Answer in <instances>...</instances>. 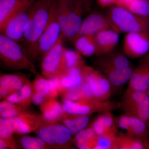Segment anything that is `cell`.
Listing matches in <instances>:
<instances>
[{
  "instance_id": "28",
  "label": "cell",
  "mask_w": 149,
  "mask_h": 149,
  "mask_svg": "<svg viewBox=\"0 0 149 149\" xmlns=\"http://www.w3.org/2000/svg\"><path fill=\"white\" fill-rule=\"evenodd\" d=\"M32 82L29 80L20 90L9 95L3 100L17 104L24 108L27 109L32 103Z\"/></svg>"
},
{
  "instance_id": "27",
  "label": "cell",
  "mask_w": 149,
  "mask_h": 149,
  "mask_svg": "<svg viewBox=\"0 0 149 149\" xmlns=\"http://www.w3.org/2000/svg\"><path fill=\"white\" fill-rule=\"evenodd\" d=\"M90 116L71 114L64 112L59 122L65 125L72 133L75 135L88 126Z\"/></svg>"
},
{
  "instance_id": "3",
  "label": "cell",
  "mask_w": 149,
  "mask_h": 149,
  "mask_svg": "<svg viewBox=\"0 0 149 149\" xmlns=\"http://www.w3.org/2000/svg\"><path fill=\"white\" fill-rule=\"evenodd\" d=\"M106 15L111 29L118 34L149 29V16L135 14L119 6H111Z\"/></svg>"
},
{
  "instance_id": "42",
  "label": "cell",
  "mask_w": 149,
  "mask_h": 149,
  "mask_svg": "<svg viewBox=\"0 0 149 149\" xmlns=\"http://www.w3.org/2000/svg\"><path fill=\"white\" fill-rule=\"evenodd\" d=\"M141 59L144 60L148 61H149V51L148 52L146 55L144 56L143 57L141 58Z\"/></svg>"
},
{
  "instance_id": "41",
  "label": "cell",
  "mask_w": 149,
  "mask_h": 149,
  "mask_svg": "<svg viewBox=\"0 0 149 149\" xmlns=\"http://www.w3.org/2000/svg\"><path fill=\"white\" fill-rule=\"evenodd\" d=\"M134 1V0H118V2L116 6H120V4L126 2L130 1ZM146 1H149V0H146Z\"/></svg>"
},
{
  "instance_id": "1",
  "label": "cell",
  "mask_w": 149,
  "mask_h": 149,
  "mask_svg": "<svg viewBox=\"0 0 149 149\" xmlns=\"http://www.w3.org/2000/svg\"><path fill=\"white\" fill-rule=\"evenodd\" d=\"M54 0H35L24 30L22 45L33 62L39 60L38 43L47 27Z\"/></svg>"
},
{
  "instance_id": "32",
  "label": "cell",
  "mask_w": 149,
  "mask_h": 149,
  "mask_svg": "<svg viewBox=\"0 0 149 149\" xmlns=\"http://www.w3.org/2000/svg\"><path fill=\"white\" fill-rule=\"evenodd\" d=\"M85 65L83 56L78 52L64 48L60 73L66 70L73 68L80 67Z\"/></svg>"
},
{
  "instance_id": "10",
  "label": "cell",
  "mask_w": 149,
  "mask_h": 149,
  "mask_svg": "<svg viewBox=\"0 0 149 149\" xmlns=\"http://www.w3.org/2000/svg\"><path fill=\"white\" fill-rule=\"evenodd\" d=\"M65 37L62 35L58 42L41 60L42 74L47 78L57 76L61 71L62 62L65 47Z\"/></svg>"
},
{
  "instance_id": "37",
  "label": "cell",
  "mask_w": 149,
  "mask_h": 149,
  "mask_svg": "<svg viewBox=\"0 0 149 149\" xmlns=\"http://www.w3.org/2000/svg\"><path fill=\"white\" fill-rule=\"evenodd\" d=\"M48 79L49 83V93L47 99H57L60 95V86L58 78L56 76Z\"/></svg>"
},
{
  "instance_id": "2",
  "label": "cell",
  "mask_w": 149,
  "mask_h": 149,
  "mask_svg": "<svg viewBox=\"0 0 149 149\" xmlns=\"http://www.w3.org/2000/svg\"><path fill=\"white\" fill-rule=\"evenodd\" d=\"M0 59L6 68L15 71L27 70L38 74L34 63L29 58L22 45L0 35Z\"/></svg>"
},
{
  "instance_id": "4",
  "label": "cell",
  "mask_w": 149,
  "mask_h": 149,
  "mask_svg": "<svg viewBox=\"0 0 149 149\" xmlns=\"http://www.w3.org/2000/svg\"><path fill=\"white\" fill-rule=\"evenodd\" d=\"M62 104L64 112L88 116L96 113L111 112L120 106V102L111 101L109 100H102L93 97L76 101L63 99Z\"/></svg>"
},
{
  "instance_id": "7",
  "label": "cell",
  "mask_w": 149,
  "mask_h": 149,
  "mask_svg": "<svg viewBox=\"0 0 149 149\" xmlns=\"http://www.w3.org/2000/svg\"><path fill=\"white\" fill-rule=\"evenodd\" d=\"M84 82L87 83L91 95L102 100H109L113 89L106 76L94 68L85 64L83 67Z\"/></svg>"
},
{
  "instance_id": "14",
  "label": "cell",
  "mask_w": 149,
  "mask_h": 149,
  "mask_svg": "<svg viewBox=\"0 0 149 149\" xmlns=\"http://www.w3.org/2000/svg\"><path fill=\"white\" fill-rule=\"evenodd\" d=\"M118 127L126 133L145 141L149 145V126L138 118L126 115H121L118 118Z\"/></svg>"
},
{
  "instance_id": "35",
  "label": "cell",
  "mask_w": 149,
  "mask_h": 149,
  "mask_svg": "<svg viewBox=\"0 0 149 149\" xmlns=\"http://www.w3.org/2000/svg\"><path fill=\"white\" fill-rule=\"evenodd\" d=\"M20 148L24 149H48L50 147L38 137H33L29 135H22L18 141Z\"/></svg>"
},
{
  "instance_id": "34",
  "label": "cell",
  "mask_w": 149,
  "mask_h": 149,
  "mask_svg": "<svg viewBox=\"0 0 149 149\" xmlns=\"http://www.w3.org/2000/svg\"><path fill=\"white\" fill-rule=\"evenodd\" d=\"M118 6L124 8L135 14L142 16H149V1L134 0L123 3Z\"/></svg>"
},
{
  "instance_id": "40",
  "label": "cell",
  "mask_w": 149,
  "mask_h": 149,
  "mask_svg": "<svg viewBox=\"0 0 149 149\" xmlns=\"http://www.w3.org/2000/svg\"><path fill=\"white\" fill-rule=\"evenodd\" d=\"M118 0H97L99 5L102 7H107L117 4Z\"/></svg>"
},
{
  "instance_id": "31",
  "label": "cell",
  "mask_w": 149,
  "mask_h": 149,
  "mask_svg": "<svg viewBox=\"0 0 149 149\" xmlns=\"http://www.w3.org/2000/svg\"><path fill=\"white\" fill-rule=\"evenodd\" d=\"M60 95L62 100L65 99L72 101L93 97L89 86L85 82L75 87L65 90L61 93Z\"/></svg>"
},
{
  "instance_id": "29",
  "label": "cell",
  "mask_w": 149,
  "mask_h": 149,
  "mask_svg": "<svg viewBox=\"0 0 149 149\" xmlns=\"http://www.w3.org/2000/svg\"><path fill=\"white\" fill-rule=\"evenodd\" d=\"M97 137L89 125L75 134L72 142L78 149H95Z\"/></svg>"
},
{
  "instance_id": "6",
  "label": "cell",
  "mask_w": 149,
  "mask_h": 149,
  "mask_svg": "<svg viewBox=\"0 0 149 149\" xmlns=\"http://www.w3.org/2000/svg\"><path fill=\"white\" fill-rule=\"evenodd\" d=\"M51 149H68L71 147L72 133L65 125L58 122H46L35 131Z\"/></svg>"
},
{
  "instance_id": "18",
  "label": "cell",
  "mask_w": 149,
  "mask_h": 149,
  "mask_svg": "<svg viewBox=\"0 0 149 149\" xmlns=\"http://www.w3.org/2000/svg\"><path fill=\"white\" fill-rule=\"evenodd\" d=\"M149 88V61L141 59L139 66L134 69L127 89L147 92Z\"/></svg>"
},
{
  "instance_id": "15",
  "label": "cell",
  "mask_w": 149,
  "mask_h": 149,
  "mask_svg": "<svg viewBox=\"0 0 149 149\" xmlns=\"http://www.w3.org/2000/svg\"><path fill=\"white\" fill-rule=\"evenodd\" d=\"M114 116L111 111L100 113L89 126L98 136L115 137L118 132Z\"/></svg>"
},
{
  "instance_id": "13",
  "label": "cell",
  "mask_w": 149,
  "mask_h": 149,
  "mask_svg": "<svg viewBox=\"0 0 149 149\" xmlns=\"http://www.w3.org/2000/svg\"><path fill=\"white\" fill-rule=\"evenodd\" d=\"M68 27L65 39L74 41L77 38L83 19L84 0L68 1Z\"/></svg>"
},
{
  "instance_id": "36",
  "label": "cell",
  "mask_w": 149,
  "mask_h": 149,
  "mask_svg": "<svg viewBox=\"0 0 149 149\" xmlns=\"http://www.w3.org/2000/svg\"><path fill=\"white\" fill-rule=\"evenodd\" d=\"M33 92L45 97L46 98L49 93V83L48 78L39 73L35 75L32 82Z\"/></svg>"
},
{
  "instance_id": "33",
  "label": "cell",
  "mask_w": 149,
  "mask_h": 149,
  "mask_svg": "<svg viewBox=\"0 0 149 149\" xmlns=\"http://www.w3.org/2000/svg\"><path fill=\"white\" fill-rule=\"evenodd\" d=\"M27 109L6 100L0 103V116L4 118H14L18 116Z\"/></svg>"
},
{
  "instance_id": "16",
  "label": "cell",
  "mask_w": 149,
  "mask_h": 149,
  "mask_svg": "<svg viewBox=\"0 0 149 149\" xmlns=\"http://www.w3.org/2000/svg\"><path fill=\"white\" fill-rule=\"evenodd\" d=\"M109 28V22L106 15L93 13L83 19L77 37L84 35L95 36L101 31Z\"/></svg>"
},
{
  "instance_id": "25",
  "label": "cell",
  "mask_w": 149,
  "mask_h": 149,
  "mask_svg": "<svg viewBox=\"0 0 149 149\" xmlns=\"http://www.w3.org/2000/svg\"><path fill=\"white\" fill-rule=\"evenodd\" d=\"M134 69L132 66L120 69L106 70L101 71L108 78L113 90L122 88L130 80Z\"/></svg>"
},
{
  "instance_id": "44",
  "label": "cell",
  "mask_w": 149,
  "mask_h": 149,
  "mask_svg": "<svg viewBox=\"0 0 149 149\" xmlns=\"http://www.w3.org/2000/svg\"><path fill=\"white\" fill-rule=\"evenodd\" d=\"M62 1H71V0H62Z\"/></svg>"
},
{
  "instance_id": "12",
  "label": "cell",
  "mask_w": 149,
  "mask_h": 149,
  "mask_svg": "<svg viewBox=\"0 0 149 149\" xmlns=\"http://www.w3.org/2000/svg\"><path fill=\"white\" fill-rule=\"evenodd\" d=\"M11 120L15 134L20 136L35 132L46 122L41 114L31 112L27 109Z\"/></svg>"
},
{
  "instance_id": "24",
  "label": "cell",
  "mask_w": 149,
  "mask_h": 149,
  "mask_svg": "<svg viewBox=\"0 0 149 149\" xmlns=\"http://www.w3.org/2000/svg\"><path fill=\"white\" fill-rule=\"evenodd\" d=\"M73 42L75 50L83 56L99 55L100 52L98 46L96 42L95 36L81 35L77 37Z\"/></svg>"
},
{
  "instance_id": "17",
  "label": "cell",
  "mask_w": 149,
  "mask_h": 149,
  "mask_svg": "<svg viewBox=\"0 0 149 149\" xmlns=\"http://www.w3.org/2000/svg\"><path fill=\"white\" fill-rule=\"evenodd\" d=\"M28 77L19 73L4 74L0 76V99L4 100L12 93L21 89L27 81Z\"/></svg>"
},
{
  "instance_id": "20",
  "label": "cell",
  "mask_w": 149,
  "mask_h": 149,
  "mask_svg": "<svg viewBox=\"0 0 149 149\" xmlns=\"http://www.w3.org/2000/svg\"><path fill=\"white\" fill-rule=\"evenodd\" d=\"M35 0H0V27L19 12L30 7Z\"/></svg>"
},
{
  "instance_id": "8",
  "label": "cell",
  "mask_w": 149,
  "mask_h": 149,
  "mask_svg": "<svg viewBox=\"0 0 149 149\" xmlns=\"http://www.w3.org/2000/svg\"><path fill=\"white\" fill-rule=\"evenodd\" d=\"M62 34L61 27L56 15L54 2L49 20L38 42L37 50L39 60H41L44 56L55 45Z\"/></svg>"
},
{
  "instance_id": "9",
  "label": "cell",
  "mask_w": 149,
  "mask_h": 149,
  "mask_svg": "<svg viewBox=\"0 0 149 149\" xmlns=\"http://www.w3.org/2000/svg\"><path fill=\"white\" fill-rule=\"evenodd\" d=\"M123 50L128 58H141L146 55L149 51V29L126 33Z\"/></svg>"
},
{
  "instance_id": "30",
  "label": "cell",
  "mask_w": 149,
  "mask_h": 149,
  "mask_svg": "<svg viewBox=\"0 0 149 149\" xmlns=\"http://www.w3.org/2000/svg\"><path fill=\"white\" fill-rule=\"evenodd\" d=\"M14 130L11 118H0V139L5 141L8 149H18V141L14 137Z\"/></svg>"
},
{
  "instance_id": "43",
  "label": "cell",
  "mask_w": 149,
  "mask_h": 149,
  "mask_svg": "<svg viewBox=\"0 0 149 149\" xmlns=\"http://www.w3.org/2000/svg\"><path fill=\"white\" fill-rule=\"evenodd\" d=\"M146 93L147 95H148V97H149V88L148 89V91H147Z\"/></svg>"
},
{
  "instance_id": "11",
  "label": "cell",
  "mask_w": 149,
  "mask_h": 149,
  "mask_svg": "<svg viewBox=\"0 0 149 149\" xmlns=\"http://www.w3.org/2000/svg\"><path fill=\"white\" fill-rule=\"evenodd\" d=\"M31 6L10 17L0 27L1 34L17 42H22L25 27L30 16Z\"/></svg>"
},
{
  "instance_id": "21",
  "label": "cell",
  "mask_w": 149,
  "mask_h": 149,
  "mask_svg": "<svg viewBox=\"0 0 149 149\" xmlns=\"http://www.w3.org/2000/svg\"><path fill=\"white\" fill-rule=\"evenodd\" d=\"M75 67L61 72L57 77L60 86V94L63 91L80 85L84 82L83 67Z\"/></svg>"
},
{
  "instance_id": "5",
  "label": "cell",
  "mask_w": 149,
  "mask_h": 149,
  "mask_svg": "<svg viewBox=\"0 0 149 149\" xmlns=\"http://www.w3.org/2000/svg\"><path fill=\"white\" fill-rule=\"evenodd\" d=\"M119 108L124 114L138 118L149 126V97L146 92L127 89L120 102Z\"/></svg>"
},
{
  "instance_id": "26",
  "label": "cell",
  "mask_w": 149,
  "mask_h": 149,
  "mask_svg": "<svg viewBox=\"0 0 149 149\" xmlns=\"http://www.w3.org/2000/svg\"><path fill=\"white\" fill-rule=\"evenodd\" d=\"M149 149V145L141 139L127 133H118L115 139L112 149Z\"/></svg>"
},
{
  "instance_id": "45",
  "label": "cell",
  "mask_w": 149,
  "mask_h": 149,
  "mask_svg": "<svg viewBox=\"0 0 149 149\" xmlns=\"http://www.w3.org/2000/svg\"></svg>"
},
{
  "instance_id": "38",
  "label": "cell",
  "mask_w": 149,
  "mask_h": 149,
  "mask_svg": "<svg viewBox=\"0 0 149 149\" xmlns=\"http://www.w3.org/2000/svg\"><path fill=\"white\" fill-rule=\"evenodd\" d=\"M116 137L98 136L95 149H112Z\"/></svg>"
},
{
  "instance_id": "39",
  "label": "cell",
  "mask_w": 149,
  "mask_h": 149,
  "mask_svg": "<svg viewBox=\"0 0 149 149\" xmlns=\"http://www.w3.org/2000/svg\"><path fill=\"white\" fill-rule=\"evenodd\" d=\"M47 100V98L43 96L39 95L38 93L33 92L32 102L35 105L40 106Z\"/></svg>"
},
{
  "instance_id": "23",
  "label": "cell",
  "mask_w": 149,
  "mask_h": 149,
  "mask_svg": "<svg viewBox=\"0 0 149 149\" xmlns=\"http://www.w3.org/2000/svg\"><path fill=\"white\" fill-rule=\"evenodd\" d=\"M40 109L46 122H59L64 113L62 104L55 99H47L40 106Z\"/></svg>"
},
{
  "instance_id": "19",
  "label": "cell",
  "mask_w": 149,
  "mask_h": 149,
  "mask_svg": "<svg viewBox=\"0 0 149 149\" xmlns=\"http://www.w3.org/2000/svg\"><path fill=\"white\" fill-rule=\"evenodd\" d=\"M128 58L125 54L111 52L99 56L95 63L101 71L106 70L120 69L132 66Z\"/></svg>"
},
{
  "instance_id": "22",
  "label": "cell",
  "mask_w": 149,
  "mask_h": 149,
  "mask_svg": "<svg viewBox=\"0 0 149 149\" xmlns=\"http://www.w3.org/2000/svg\"><path fill=\"white\" fill-rule=\"evenodd\" d=\"M95 38L98 46L99 56H100L109 53L114 50L119 41V34L109 28L96 34Z\"/></svg>"
}]
</instances>
